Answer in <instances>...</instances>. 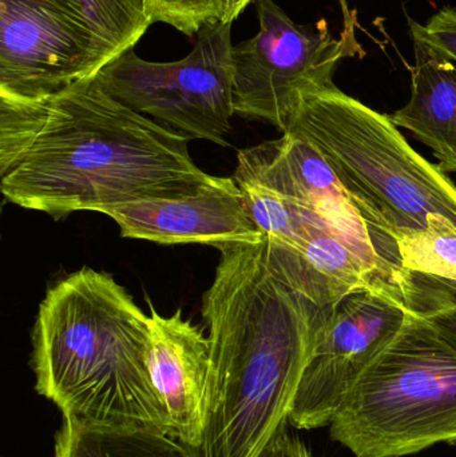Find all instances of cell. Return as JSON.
I'll use <instances>...</instances> for the list:
<instances>
[{"label": "cell", "mask_w": 456, "mask_h": 457, "mask_svg": "<svg viewBox=\"0 0 456 457\" xmlns=\"http://www.w3.org/2000/svg\"><path fill=\"white\" fill-rule=\"evenodd\" d=\"M411 96L390 115L435 155L444 173H456V62L414 40Z\"/></svg>", "instance_id": "13"}, {"label": "cell", "mask_w": 456, "mask_h": 457, "mask_svg": "<svg viewBox=\"0 0 456 457\" xmlns=\"http://www.w3.org/2000/svg\"><path fill=\"white\" fill-rule=\"evenodd\" d=\"M394 284L404 308L428 322L456 351V281L401 266Z\"/></svg>", "instance_id": "15"}, {"label": "cell", "mask_w": 456, "mask_h": 457, "mask_svg": "<svg viewBox=\"0 0 456 457\" xmlns=\"http://www.w3.org/2000/svg\"><path fill=\"white\" fill-rule=\"evenodd\" d=\"M410 29L412 40L425 43L456 62V8H442L425 24L410 21Z\"/></svg>", "instance_id": "19"}, {"label": "cell", "mask_w": 456, "mask_h": 457, "mask_svg": "<svg viewBox=\"0 0 456 457\" xmlns=\"http://www.w3.org/2000/svg\"><path fill=\"white\" fill-rule=\"evenodd\" d=\"M149 338V314L130 293L85 266L53 285L37 309L35 389L63 419L173 436L147 368Z\"/></svg>", "instance_id": "3"}, {"label": "cell", "mask_w": 456, "mask_h": 457, "mask_svg": "<svg viewBox=\"0 0 456 457\" xmlns=\"http://www.w3.org/2000/svg\"><path fill=\"white\" fill-rule=\"evenodd\" d=\"M109 62L75 0H0V98H48Z\"/></svg>", "instance_id": "8"}, {"label": "cell", "mask_w": 456, "mask_h": 457, "mask_svg": "<svg viewBox=\"0 0 456 457\" xmlns=\"http://www.w3.org/2000/svg\"><path fill=\"white\" fill-rule=\"evenodd\" d=\"M147 368L171 434L187 448L200 445L211 368V340L181 309L162 316L149 301Z\"/></svg>", "instance_id": "11"}, {"label": "cell", "mask_w": 456, "mask_h": 457, "mask_svg": "<svg viewBox=\"0 0 456 457\" xmlns=\"http://www.w3.org/2000/svg\"><path fill=\"white\" fill-rule=\"evenodd\" d=\"M112 62L134 48L153 21L146 0H75Z\"/></svg>", "instance_id": "16"}, {"label": "cell", "mask_w": 456, "mask_h": 457, "mask_svg": "<svg viewBox=\"0 0 456 457\" xmlns=\"http://www.w3.org/2000/svg\"><path fill=\"white\" fill-rule=\"evenodd\" d=\"M264 250L273 273L319 308L334 306L359 289L377 290L403 305L399 290L331 231H319L294 247L264 239Z\"/></svg>", "instance_id": "12"}, {"label": "cell", "mask_w": 456, "mask_h": 457, "mask_svg": "<svg viewBox=\"0 0 456 457\" xmlns=\"http://www.w3.org/2000/svg\"><path fill=\"white\" fill-rule=\"evenodd\" d=\"M407 311L372 289L353 290L324 311L289 423L297 429L329 426L335 413L375 357L398 335Z\"/></svg>", "instance_id": "9"}, {"label": "cell", "mask_w": 456, "mask_h": 457, "mask_svg": "<svg viewBox=\"0 0 456 457\" xmlns=\"http://www.w3.org/2000/svg\"><path fill=\"white\" fill-rule=\"evenodd\" d=\"M259 457H312L307 445L289 432L288 427L265 447Z\"/></svg>", "instance_id": "20"}, {"label": "cell", "mask_w": 456, "mask_h": 457, "mask_svg": "<svg viewBox=\"0 0 456 457\" xmlns=\"http://www.w3.org/2000/svg\"><path fill=\"white\" fill-rule=\"evenodd\" d=\"M104 214L114 220L123 238L209 245L220 252L264 241L233 177L213 176L189 195L123 204Z\"/></svg>", "instance_id": "10"}, {"label": "cell", "mask_w": 456, "mask_h": 457, "mask_svg": "<svg viewBox=\"0 0 456 457\" xmlns=\"http://www.w3.org/2000/svg\"><path fill=\"white\" fill-rule=\"evenodd\" d=\"M232 24L214 21L198 31L187 58L158 63L133 48L95 75L102 87L139 114L192 139L227 146L233 104Z\"/></svg>", "instance_id": "6"}, {"label": "cell", "mask_w": 456, "mask_h": 457, "mask_svg": "<svg viewBox=\"0 0 456 457\" xmlns=\"http://www.w3.org/2000/svg\"><path fill=\"white\" fill-rule=\"evenodd\" d=\"M329 427L332 439L355 457H402L456 443L455 349L407 311Z\"/></svg>", "instance_id": "5"}, {"label": "cell", "mask_w": 456, "mask_h": 457, "mask_svg": "<svg viewBox=\"0 0 456 457\" xmlns=\"http://www.w3.org/2000/svg\"><path fill=\"white\" fill-rule=\"evenodd\" d=\"M281 133L310 144L388 244L427 228L431 214L456 225V185L420 155L390 115L343 93L336 85L308 94Z\"/></svg>", "instance_id": "4"}, {"label": "cell", "mask_w": 456, "mask_h": 457, "mask_svg": "<svg viewBox=\"0 0 456 457\" xmlns=\"http://www.w3.org/2000/svg\"><path fill=\"white\" fill-rule=\"evenodd\" d=\"M401 266L409 270L456 281V225L441 214H431L427 228L395 238Z\"/></svg>", "instance_id": "17"}, {"label": "cell", "mask_w": 456, "mask_h": 457, "mask_svg": "<svg viewBox=\"0 0 456 457\" xmlns=\"http://www.w3.org/2000/svg\"><path fill=\"white\" fill-rule=\"evenodd\" d=\"M54 457H189L179 440L165 432L99 428L63 419Z\"/></svg>", "instance_id": "14"}, {"label": "cell", "mask_w": 456, "mask_h": 457, "mask_svg": "<svg viewBox=\"0 0 456 457\" xmlns=\"http://www.w3.org/2000/svg\"><path fill=\"white\" fill-rule=\"evenodd\" d=\"M190 139L110 96L96 77L39 101L0 98L3 197L51 219L189 195L211 174Z\"/></svg>", "instance_id": "1"}, {"label": "cell", "mask_w": 456, "mask_h": 457, "mask_svg": "<svg viewBox=\"0 0 456 457\" xmlns=\"http://www.w3.org/2000/svg\"><path fill=\"white\" fill-rule=\"evenodd\" d=\"M153 23H165L187 37L198 34L205 24L220 21L225 0H146Z\"/></svg>", "instance_id": "18"}, {"label": "cell", "mask_w": 456, "mask_h": 457, "mask_svg": "<svg viewBox=\"0 0 456 457\" xmlns=\"http://www.w3.org/2000/svg\"><path fill=\"white\" fill-rule=\"evenodd\" d=\"M323 313L273 273L264 241L221 250L203 297L211 368L203 435L185 447L189 457H259L291 424Z\"/></svg>", "instance_id": "2"}, {"label": "cell", "mask_w": 456, "mask_h": 457, "mask_svg": "<svg viewBox=\"0 0 456 457\" xmlns=\"http://www.w3.org/2000/svg\"><path fill=\"white\" fill-rule=\"evenodd\" d=\"M254 3L259 31L233 46L235 112L283 131L304 96L335 85V71L355 40L336 39L326 21L297 24L275 0Z\"/></svg>", "instance_id": "7"}, {"label": "cell", "mask_w": 456, "mask_h": 457, "mask_svg": "<svg viewBox=\"0 0 456 457\" xmlns=\"http://www.w3.org/2000/svg\"><path fill=\"white\" fill-rule=\"evenodd\" d=\"M256 0H225L224 13H222V23L232 24L249 4Z\"/></svg>", "instance_id": "21"}]
</instances>
